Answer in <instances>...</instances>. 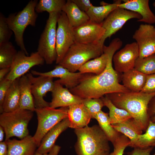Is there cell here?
Listing matches in <instances>:
<instances>
[{"label":"cell","instance_id":"e575fe53","mask_svg":"<svg viewBox=\"0 0 155 155\" xmlns=\"http://www.w3.org/2000/svg\"><path fill=\"white\" fill-rule=\"evenodd\" d=\"M82 103L87 109L92 119H94L96 115L102 110L104 106L101 98L83 99Z\"/></svg>","mask_w":155,"mask_h":155},{"label":"cell","instance_id":"7bdbcfd3","mask_svg":"<svg viewBox=\"0 0 155 155\" xmlns=\"http://www.w3.org/2000/svg\"><path fill=\"white\" fill-rule=\"evenodd\" d=\"M8 148L6 141L0 142V155H8Z\"/></svg>","mask_w":155,"mask_h":155},{"label":"cell","instance_id":"1f68e13d","mask_svg":"<svg viewBox=\"0 0 155 155\" xmlns=\"http://www.w3.org/2000/svg\"><path fill=\"white\" fill-rule=\"evenodd\" d=\"M66 2L65 0H40L36 7L35 11L38 13L45 11L49 13H60Z\"/></svg>","mask_w":155,"mask_h":155},{"label":"cell","instance_id":"8d00e7d4","mask_svg":"<svg viewBox=\"0 0 155 155\" xmlns=\"http://www.w3.org/2000/svg\"><path fill=\"white\" fill-rule=\"evenodd\" d=\"M6 20V18L0 14V45L9 42L13 33Z\"/></svg>","mask_w":155,"mask_h":155},{"label":"cell","instance_id":"7dc6e473","mask_svg":"<svg viewBox=\"0 0 155 155\" xmlns=\"http://www.w3.org/2000/svg\"><path fill=\"white\" fill-rule=\"evenodd\" d=\"M153 6L155 8V2H154L153 3Z\"/></svg>","mask_w":155,"mask_h":155},{"label":"cell","instance_id":"d6a6232c","mask_svg":"<svg viewBox=\"0 0 155 155\" xmlns=\"http://www.w3.org/2000/svg\"><path fill=\"white\" fill-rule=\"evenodd\" d=\"M155 143V122L150 120L145 133L139 135L136 148H146L153 147Z\"/></svg>","mask_w":155,"mask_h":155},{"label":"cell","instance_id":"836d02e7","mask_svg":"<svg viewBox=\"0 0 155 155\" xmlns=\"http://www.w3.org/2000/svg\"><path fill=\"white\" fill-rule=\"evenodd\" d=\"M134 68L146 75L155 73V54L136 60Z\"/></svg>","mask_w":155,"mask_h":155},{"label":"cell","instance_id":"4dcf8cb0","mask_svg":"<svg viewBox=\"0 0 155 155\" xmlns=\"http://www.w3.org/2000/svg\"><path fill=\"white\" fill-rule=\"evenodd\" d=\"M17 52L11 42L0 45V68H10Z\"/></svg>","mask_w":155,"mask_h":155},{"label":"cell","instance_id":"f6af8a7d","mask_svg":"<svg viewBox=\"0 0 155 155\" xmlns=\"http://www.w3.org/2000/svg\"><path fill=\"white\" fill-rule=\"evenodd\" d=\"M151 110V113L153 114V116L150 120L153 122H155V101L152 105Z\"/></svg>","mask_w":155,"mask_h":155},{"label":"cell","instance_id":"cb8c5ba5","mask_svg":"<svg viewBox=\"0 0 155 155\" xmlns=\"http://www.w3.org/2000/svg\"><path fill=\"white\" fill-rule=\"evenodd\" d=\"M62 11L66 14L70 25L73 28L90 20L86 13L81 10L71 0L66 1Z\"/></svg>","mask_w":155,"mask_h":155},{"label":"cell","instance_id":"9c48e42d","mask_svg":"<svg viewBox=\"0 0 155 155\" xmlns=\"http://www.w3.org/2000/svg\"><path fill=\"white\" fill-rule=\"evenodd\" d=\"M56 34V63L62 61L70 47L74 43L73 28L70 25L65 13L62 11L59 16Z\"/></svg>","mask_w":155,"mask_h":155},{"label":"cell","instance_id":"60d3db41","mask_svg":"<svg viewBox=\"0 0 155 155\" xmlns=\"http://www.w3.org/2000/svg\"><path fill=\"white\" fill-rule=\"evenodd\" d=\"M153 147H150L146 148H134L131 152L128 153V155H150V153Z\"/></svg>","mask_w":155,"mask_h":155},{"label":"cell","instance_id":"ba28073f","mask_svg":"<svg viewBox=\"0 0 155 155\" xmlns=\"http://www.w3.org/2000/svg\"><path fill=\"white\" fill-rule=\"evenodd\" d=\"M68 107L56 109L49 106L36 108L35 112L37 116L38 125L33 137L38 147L46 133L57 123L67 117Z\"/></svg>","mask_w":155,"mask_h":155},{"label":"cell","instance_id":"e0dca14e","mask_svg":"<svg viewBox=\"0 0 155 155\" xmlns=\"http://www.w3.org/2000/svg\"><path fill=\"white\" fill-rule=\"evenodd\" d=\"M52 92V99L49 106L56 108L67 107L74 104L82 103L83 99L72 93L69 89L64 88L56 80Z\"/></svg>","mask_w":155,"mask_h":155},{"label":"cell","instance_id":"4316f807","mask_svg":"<svg viewBox=\"0 0 155 155\" xmlns=\"http://www.w3.org/2000/svg\"><path fill=\"white\" fill-rule=\"evenodd\" d=\"M19 78L13 81L6 94L2 106L3 113L12 112L20 108Z\"/></svg>","mask_w":155,"mask_h":155},{"label":"cell","instance_id":"d4e9b609","mask_svg":"<svg viewBox=\"0 0 155 155\" xmlns=\"http://www.w3.org/2000/svg\"><path fill=\"white\" fill-rule=\"evenodd\" d=\"M121 3V0L115 1L112 4L102 1L101 3V6L93 5L86 13L90 21L101 24L112 11L119 7Z\"/></svg>","mask_w":155,"mask_h":155},{"label":"cell","instance_id":"44dd1931","mask_svg":"<svg viewBox=\"0 0 155 155\" xmlns=\"http://www.w3.org/2000/svg\"><path fill=\"white\" fill-rule=\"evenodd\" d=\"M6 141L8 155H34L38 147L33 137L29 135L21 140L9 139Z\"/></svg>","mask_w":155,"mask_h":155},{"label":"cell","instance_id":"681fc988","mask_svg":"<svg viewBox=\"0 0 155 155\" xmlns=\"http://www.w3.org/2000/svg\"><path fill=\"white\" fill-rule=\"evenodd\" d=\"M153 155H155V152L154 153V154H153Z\"/></svg>","mask_w":155,"mask_h":155},{"label":"cell","instance_id":"7a4b0ae2","mask_svg":"<svg viewBox=\"0 0 155 155\" xmlns=\"http://www.w3.org/2000/svg\"><path fill=\"white\" fill-rule=\"evenodd\" d=\"M105 96L117 107L128 112L136 125L143 131H146L150 120L148 105L150 101L155 97V92H117Z\"/></svg>","mask_w":155,"mask_h":155},{"label":"cell","instance_id":"30bf717a","mask_svg":"<svg viewBox=\"0 0 155 155\" xmlns=\"http://www.w3.org/2000/svg\"><path fill=\"white\" fill-rule=\"evenodd\" d=\"M44 62V59L38 52H32L28 56L21 50L18 51L10 71L5 77L13 81L25 75L33 67L43 65Z\"/></svg>","mask_w":155,"mask_h":155},{"label":"cell","instance_id":"d590c367","mask_svg":"<svg viewBox=\"0 0 155 155\" xmlns=\"http://www.w3.org/2000/svg\"><path fill=\"white\" fill-rule=\"evenodd\" d=\"M130 143L129 139L123 134H121L112 144L113 151L109 155H123L125 148L129 146Z\"/></svg>","mask_w":155,"mask_h":155},{"label":"cell","instance_id":"f546056e","mask_svg":"<svg viewBox=\"0 0 155 155\" xmlns=\"http://www.w3.org/2000/svg\"><path fill=\"white\" fill-rule=\"evenodd\" d=\"M94 119L97 121L99 126L109 141L113 144L121 134L116 131L111 124L108 114L101 110L96 115Z\"/></svg>","mask_w":155,"mask_h":155},{"label":"cell","instance_id":"277c9868","mask_svg":"<svg viewBox=\"0 0 155 155\" xmlns=\"http://www.w3.org/2000/svg\"><path fill=\"white\" fill-rule=\"evenodd\" d=\"M104 44L100 41L91 44L74 43L58 64L70 71L75 72L86 63L103 53Z\"/></svg>","mask_w":155,"mask_h":155},{"label":"cell","instance_id":"bcb514c9","mask_svg":"<svg viewBox=\"0 0 155 155\" xmlns=\"http://www.w3.org/2000/svg\"><path fill=\"white\" fill-rule=\"evenodd\" d=\"M5 133V132L3 128L0 125V142H3Z\"/></svg>","mask_w":155,"mask_h":155},{"label":"cell","instance_id":"f1b7e54d","mask_svg":"<svg viewBox=\"0 0 155 155\" xmlns=\"http://www.w3.org/2000/svg\"><path fill=\"white\" fill-rule=\"evenodd\" d=\"M101 98L104 106L107 107L109 110V120L111 125L122 123L132 119L128 112L124 109L117 107L106 96Z\"/></svg>","mask_w":155,"mask_h":155},{"label":"cell","instance_id":"52a82bcc","mask_svg":"<svg viewBox=\"0 0 155 155\" xmlns=\"http://www.w3.org/2000/svg\"><path fill=\"white\" fill-rule=\"evenodd\" d=\"M60 13H49L44 28L39 41L37 52L44 59L47 64L56 61V26Z\"/></svg>","mask_w":155,"mask_h":155},{"label":"cell","instance_id":"3957f363","mask_svg":"<svg viewBox=\"0 0 155 155\" xmlns=\"http://www.w3.org/2000/svg\"><path fill=\"white\" fill-rule=\"evenodd\" d=\"M77 140L75 146L77 155H109L107 137L99 125L75 129Z\"/></svg>","mask_w":155,"mask_h":155},{"label":"cell","instance_id":"c3c4849f","mask_svg":"<svg viewBox=\"0 0 155 155\" xmlns=\"http://www.w3.org/2000/svg\"><path fill=\"white\" fill-rule=\"evenodd\" d=\"M155 146V143L154 144V146Z\"/></svg>","mask_w":155,"mask_h":155},{"label":"cell","instance_id":"5b68a950","mask_svg":"<svg viewBox=\"0 0 155 155\" xmlns=\"http://www.w3.org/2000/svg\"><path fill=\"white\" fill-rule=\"evenodd\" d=\"M38 3L37 0H31L21 11L11 14L6 18L9 27L14 33L17 45L27 56L28 53L24 44L23 34L28 26H35L38 16L35 9Z\"/></svg>","mask_w":155,"mask_h":155},{"label":"cell","instance_id":"4fadbf2b","mask_svg":"<svg viewBox=\"0 0 155 155\" xmlns=\"http://www.w3.org/2000/svg\"><path fill=\"white\" fill-rule=\"evenodd\" d=\"M31 85V90L36 108L49 106V102L44 97L48 92H52L54 86L53 78L42 76H33L31 73L26 74Z\"/></svg>","mask_w":155,"mask_h":155},{"label":"cell","instance_id":"ffe728a7","mask_svg":"<svg viewBox=\"0 0 155 155\" xmlns=\"http://www.w3.org/2000/svg\"><path fill=\"white\" fill-rule=\"evenodd\" d=\"M67 117L70 123L69 128L75 129L88 126L92 118L89 112L82 103L69 106Z\"/></svg>","mask_w":155,"mask_h":155},{"label":"cell","instance_id":"ab89813d","mask_svg":"<svg viewBox=\"0 0 155 155\" xmlns=\"http://www.w3.org/2000/svg\"><path fill=\"white\" fill-rule=\"evenodd\" d=\"M82 11L86 13L93 5L89 0H71Z\"/></svg>","mask_w":155,"mask_h":155},{"label":"cell","instance_id":"2e32d148","mask_svg":"<svg viewBox=\"0 0 155 155\" xmlns=\"http://www.w3.org/2000/svg\"><path fill=\"white\" fill-rule=\"evenodd\" d=\"M31 73L33 75L38 76L59 78L60 79L57 81L69 89L77 86L88 73H82L79 72H72L59 65L56 66L53 69L48 72H42L32 70Z\"/></svg>","mask_w":155,"mask_h":155},{"label":"cell","instance_id":"d6986e66","mask_svg":"<svg viewBox=\"0 0 155 155\" xmlns=\"http://www.w3.org/2000/svg\"><path fill=\"white\" fill-rule=\"evenodd\" d=\"M70 123L68 117L61 121L50 130L42 138L36 152L42 154L48 153L55 145L59 136L68 128Z\"/></svg>","mask_w":155,"mask_h":155},{"label":"cell","instance_id":"484cf974","mask_svg":"<svg viewBox=\"0 0 155 155\" xmlns=\"http://www.w3.org/2000/svg\"><path fill=\"white\" fill-rule=\"evenodd\" d=\"M112 125L116 131L129 139L130 143L129 146L134 148L136 147L138 136L142 134L143 131L132 119L122 123Z\"/></svg>","mask_w":155,"mask_h":155},{"label":"cell","instance_id":"ac0fdd59","mask_svg":"<svg viewBox=\"0 0 155 155\" xmlns=\"http://www.w3.org/2000/svg\"><path fill=\"white\" fill-rule=\"evenodd\" d=\"M119 7L136 12L140 14L141 18L137 20L148 24L155 23V15L150 9L148 0H124Z\"/></svg>","mask_w":155,"mask_h":155},{"label":"cell","instance_id":"83f0119b","mask_svg":"<svg viewBox=\"0 0 155 155\" xmlns=\"http://www.w3.org/2000/svg\"><path fill=\"white\" fill-rule=\"evenodd\" d=\"M108 59V54L103 52L100 56L86 63L78 71L82 73H89L99 75L105 69Z\"/></svg>","mask_w":155,"mask_h":155},{"label":"cell","instance_id":"603a6c76","mask_svg":"<svg viewBox=\"0 0 155 155\" xmlns=\"http://www.w3.org/2000/svg\"><path fill=\"white\" fill-rule=\"evenodd\" d=\"M147 75L134 68L129 70L122 75L123 85L131 92H140L145 85Z\"/></svg>","mask_w":155,"mask_h":155},{"label":"cell","instance_id":"9a60e30c","mask_svg":"<svg viewBox=\"0 0 155 155\" xmlns=\"http://www.w3.org/2000/svg\"><path fill=\"white\" fill-rule=\"evenodd\" d=\"M73 31L75 43L86 44L98 42L105 32L101 24L97 23L90 20L73 28Z\"/></svg>","mask_w":155,"mask_h":155},{"label":"cell","instance_id":"7c38bea8","mask_svg":"<svg viewBox=\"0 0 155 155\" xmlns=\"http://www.w3.org/2000/svg\"><path fill=\"white\" fill-rule=\"evenodd\" d=\"M133 38L138 47L139 57L144 58L155 54V26L151 24H141L135 31Z\"/></svg>","mask_w":155,"mask_h":155},{"label":"cell","instance_id":"7402d4cb","mask_svg":"<svg viewBox=\"0 0 155 155\" xmlns=\"http://www.w3.org/2000/svg\"><path fill=\"white\" fill-rule=\"evenodd\" d=\"M20 91V108L35 111L34 98L31 90L30 81L27 75H24L19 78Z\"/></svg>","mask_w":155,"mask_h":155},{"label":"cell","instance_id":"ee69618b","mask_svg":"<svg viewBox=\"0 0 155 155\" xmlns=\"http://www.w3.org/2000/svg\"><path fill=\"white\" fill-rule=\"evenodd\" d=\"M10 71V68L5 67L1 68L0 69V82L3 80Z\"/></svg>","mask_w":155,"mask_h":155},{"label":"cell","instance_id":"8992f818","mask_svg":"<svg viewBox=\"0 0 155 155\" xmlns=\"http://www.w3.org/2000/svg\"><path fill=\"white\" fill-rule=\"evenodd\" d=\"M33 115V112L20 108L1 113L0 125L5 132V141L14 136L21 139L28 135V125Z\"/></svg>","mask_w":155,"mask_h":155},{"label":"cell","instance_id":"74e56055","mask_svg":"<svg viewBox=\"0 0 155 155\" xmlns=\"http://www.w3.org/2000/svg\"><path fill=\"white\" fill-rule=\"evenodd\" d=\"M13 81L6 77L0 82V112L3 113L2 106L6 94Z\"/></svg>","mask_w":155,"mask_h":155},{"label":"cell","instance_id":"8fae6325","mask_svg":"<svg viewBox=\"0 0 155 155\" xmlns=\"http://www.w3.org/2000/svg\"><path fill=\"white\" fill-rule=\"evenodd\" d=\"M142 18L139 13L119 7L112 11L101 23L105 30V34L100 40L104 44L106 39L115 34L121 29L129 20Z\"/></svg>","mask_w":155,"mask_h":155},{"label":"cell","instance_id":"f35d334b","mask_svg":"<svg viewBox=\"0 0 155 155\" xmlns=\"http://www.w3.org/2000/svg\"><path fill=\"white\" fill-rule=\"evenodd\" d=\"M140 92L146 93L155 92V73L147 75L145 85Z\"/></svg>","mask_w":155,"mask_h":155},{"label":"cell","instance_id":"6da1fadb","mask_svg":"<svg viewBox=\"0 0 155 155\" xmlns=\"http://www.w3.org/2000/svg\"><path fill=\"white\" fill-rule=\"evenodd\" d=\"M122 45L119 38L113 39L108 46L104 45L103 52L108 55L106 67L100 74L88 73L76 86L69 89L73 94L81 98H101L113 93H128L131 91L119 82L117 72L113 68L112 61L115 53Z\"/></svg>","mask_w":155,"mask_h":155},{"label":"cell","instance_id":"5bb4252c","mask_svg":"<svg viewBox=\"0 0 155 155\" xmlns=\"http://www.w3.org/2000/svg\"><path fill=\"white\" fill-rule=\"evenodd\" d=\"M139 57V49L136 42L126 44L113 56L115 69L117 72L124 73L134 69Z\"/></svg>","mask_w":155,"mask_h":155},{"label":"cell","instance_id":"b9f144b4","mask_svg":"<svg viewBox=\"0 0 155 155\" xmlns=\"http://www.w3.org/2000/svg\"><path fill=\"white\" fill-rule=\"evenodd\" d=\"M61 148L60 146L55 145L48 153L42 154L36 151L34 155H58Z\"/></svg>","mask_w":155,"mask_h":155}]
</instances>
